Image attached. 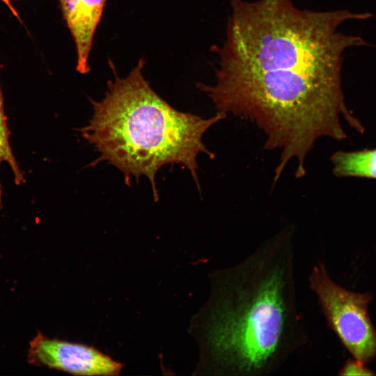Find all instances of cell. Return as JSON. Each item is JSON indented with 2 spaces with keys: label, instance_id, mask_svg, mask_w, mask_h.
Returning a JSON list of instances; mask_svg holds the SVG:
<instances>
[{
  "label": "cell",
  "instance_id": "1",
  "mask_svg": "<svg viewBox=\"0 0 376 376\" xmlns=\"http://www.w3.org/2000/svg\"><path fill=\"white\" fill-rule=\"evenodd\" d=\"M230 2L215 81L201 86L217 111L253 123L272 150L338 135L352 114L341 86L343 52L368 45L338 31L357 14L301 10L291 0Z\"/></svg>",
  "mask_w": 376,
  "mask_h": 376
},
{
  "label": "cell",
  "instance_id": "2",
  "mask_svg": "<svg viewBox=\"0 0 376 376\" xmlns=\"http://www.w3.org/2000/svg\"><path fill=\"white\" fill-rule=\"evenodd\" d=\"M294 231L267 239L241 261L209 274L210 291L189 331L194 374L263 376L309 342L298 305Z\"/></svg>",
  "mask_w": 376,
  "mask_h": 376
},
{
  "label": "cell",
  "instance_id": "3",
  "mask_svg": "<svg viewBox=\"0 0 376 376\" xmlns=\"http://www.w3.org/2000/svg\"><path fill=\"white\" fill-rule=\"evenodd\" d=\"M142 59L125 77L115 75L100 101L91 100L93 113L88 124L79 129L100 157L120 170L125 182L141 176L149 180L155 201L159 199L155 176L166 164H181L188 169L201 190L197 157L214 154L204 144V134L226 114L217 111L208 118L182 112L159 96L144 78Z\"/></svg>",
  "mask_w": 376,
  "mask_h": 376
},
{
  "label": "cell",
  "instance_id": "4",
  "mask_svg": "<svg viewBox=\"0 0 376 376\" xmlns=\"http://www.w3.org/2000/svg\"><path fill=\"white\" fill-rule=\"evenodd\" d=\"M308 283L329 327L353 358L367 363L376 357V330L368 313L369 292H354L338 285L322 262L312 268Z\"/></svg>",
  "mask_w": 376,
  "mask_h": 376
},
{
  "label": "cell",
  "instance_id": "5",
  "mask_svg": "<svg viewBox=\"0 0 376 376\" xmlns=\"http://www.w3.org/2000/svg\"><path fill=\"white\" fill-rule=\"evenodd\" d=\"M28 361L78 375H118L123 364L94 347L38 333L30 342Z\"/></svg>",
  "mask_w": 376,
  "mask_h": 376
},
{
  "label": "cell",
  "instance_id": "6",
  "mask_svg": "<svg viewBox=\"0 0 376 376\" xmlns=\"http://www.w3.org/2000/svg\"><path fill=\"white\" fill-rule=\"evenodd\" d=\"M59 1L63 19L75 44L76 70L86 74L91 70L90 54L107 0Z\"/></svg>",
  "mask_w": 376,
  "mask_h": 376
},
{
  "label": "cell",
  "instance_id": "7",
  "mask_svg": "<svg viewBox=\"0 0 376 376\" xmlns=\"http://www.w3.org/2000/svg\"><path fill=\"white\" fill-rule=\"evenodd\" d=\"M330 159L336 176L376 179V149L338 151Z\"/></svg>",
  "mask_w": 376,
  "mask_h": 376
},
{
  "label": "cell",
  "instance_id": "8",
  "mask_svg": "<svg viewBox=\"0 0 376 376\" xmlns=\"http://www.w3.org/2000/svg\"><path fill=\"white\" fill-rule=\"evenodd\" d=\"M10 134L0 87V167L2 164H6L11 169L15 184L19 185L24 180V175L13 155L10 143ZM1 203L2 187L0 180V207Z\"/></svg>",
  "mask_w": 376,
  "mask_h": 376
},
{
  "label": "cell",
  "instance_id": "9",
  "mask_svg": "<svg viewBox=\"0 0 376 376\" xmlns=\"http://www.w3.org/2000/svg\"><path fill=\"white\" fill-rule=\"evenodd\" d=\"M339 375H375V373L364 363L356 359L347 360L338 372Z\"/></svg>",
  "mask_w": 376,
  "mask_h": 376
},
{
  "label": "cell",
  "instance_id": "10",
  "mask_svg": "<svg viewBox=\"0 0 376 376\" xmlns=\"http://www.w3.org/2000/svg\"><path fill=\"white\" fill-rule=\"evenodd\" d=\"M4 1L6 2V3L9 6V2L7 0H4Z\"/></svg>",
  "mask_w": 376,
  "mask_h": 376
}]
</instances>
